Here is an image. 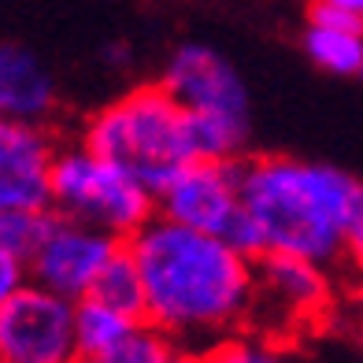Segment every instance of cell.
I'll use <instances>...</instances> for the list:
<instances>
[{
  "label": "cell",
  "mask_w": 363,
  "mask_h": 363,
  "mask_svg": "<svg viewBox=\"0 0 363 363\" xmlns=\"http://www.w3.org/2000/svg\"><path fill=\"white\" fill-rule=\"evenodd\" d=\"M330 4H341V8H349V11L363 15V0H330Z\"/></svg>",
  "instance_id": "cell-23"
},
{
  "label": "cell",
  "mask_w": 363,
  "mask_h": 363,
  "mask_svg": "<svg viewBox=\"0 0 363 363\" xmlns=\"http://www.w3.org/2000/svg\"><path fill=\"white\" fill-rule=\"evenodd\" d=\"M256 308H274L282 323H311L330 308V278L326 267L289 252H263L256 256Z\"/></svg>",
  "instance_id": "cell-10"
},
{
  "label": "cell",
  "mask_w": 363,
  "mask_h": 363,
  "mask_svg": "<svg viewBox=\"0 0 363 363\" xmlns=\"http://www.w3.org/2000/svg\"><path fill=\"white\" fill-rule=\"evenodd\" d=\"M241 201L263 234V252H289L323 267L345 259L363 219V178L319 160H241Z\"/></svg>",
  "instance_id": "cell-2"
},
{
  "label": "cell",
  "mask_w": 363,
  "mask_h": 363,
  "mask_svg": "<svg viewBox=\"0 0 363 363\" xmlns=\"http://www.w3.org/2000/svg\"><path fill=\"white\" fill-rule=\"evenodd\" d=\"M119 249L123 238L108 234L101 226L67 219L52 208L45 238L38 252L30 256V282L67 296V301H86Z\"/></svg>",
  "instance_id": "cell-7"
},
{
  "label": "cell",
  "mask_w": 363,
  "mask_h": 363,
  "mask_svg": "<svg viewBox=\"0 0 363 363\" xmlns=\"http://www.w3.org/2000/svg\"><path fill=\"white\" fill-rule=\"evenodd\" d=\"M345 259H349V267L363 278V219L352 226V234H349V249H345Z\"/></svg>",
  "instance_id": "cell-20"
},
{
  "label": "cell",
  "mask_w": 363,
  "mask_h": 363,
  "mask_svg": "<svg viewBox=\"0 0 363 363\" xmlns=\"http://www.w3.org/2000/svg\"><path fill=\"white\" fill-rule=\"evenodd\" d=\"M196 359L201 363H293L282 345L267 334H234L219 345H211Z\"/></svg>",
  "instance_id": "cell-16"
},
{
  "label": "cell",
  "mask_w": 363,
  "mask_h": 363,
  "mask_svg": "<svg viewBox=\"0 0 363 363\" xmlns=\"http://www.w3.org/2000/svg\"><path fill=\"white\" fill-rule=\"evenodd\" d=\"M163 86L193 115L249 123V86H245V78L219 48L204 41H186L174 48L167 56V67H163Z\"/></svg>",
  "instance_id": "cell-8"
},
{
  "label": "cell",
  "mask_w": 363,
  "mask_h": 363,
  "mask_svg": "<svg viewBox=\"0 0 363 363\" xmlns=\"http://www.w3.org/2000/svg\"><path fill=\"white\" fill-rule=\"evenodd\" d=\"M359 359H363V330H359Z\"/></svg>",
  "instance_id": "cell-24"
},
{
  "label": "cell",
  "mask_w": 363,
  "mask_h": 363,
  "mask_svg": "<svg viewBox=\"0 0 363 363\" xmlns=\"http://www.w3.org/2000/svg\"><path fill=\"white\" fill-rule=\"evenodd\" d=\"M52 208L48 211H0V249L15 252L30 263V256L38 252V245L48 230Z\"/></svg>",
  "instance_id": "cell-17"
},
{
  "label": "cell",
  "mask_w": 363,
  "mask_h": 363,
  "mask_svg": "<svg viewBox=\"0 0 363 363\" xmlns=\"http://www.w3.org/2000/svg\"><path fill=\"white\" fill-rule=\"evenodd\" d=\"M52 208L67 219L101 226L130 241L160 216L156 193L119 163L89 152L86 145L60 148L52 163Z\"/></svg>",
  "instance_id": "cell-4"
},
{
  "label": "cell",
  "mask_w": 363,
  "mask_h": 363,
  "mask_svg": "<svg viewBox=\"0 0 363 363\" xmlns=\"http://www.w3.org/2000/svg\"><path fill=\"white\" fill-rule=\"evenodd\" d=\"M352 311H356V323L363 330V278H359V286L352 289Z\"/></svg>",
  "instance_id": "cell-22"
},
{
  "label": "cell",
  "mask_w": 363,
  "mask_h": 363,
  "mask_svg": "<svg viewBox=\"0 0 363 363\" xmlns=\"http://www.w3.org/2000/svg\"><path fill=\"white\" fill-rule=\"evenodd\" d=\"M308 26H326V30H349V34H363V15L330 4V0H311L308 4Z\"/></svg>",
  "instance_id": "cell-18"
},
{
  "label": "cell",
  "mask_w": 363,
  "mask_h": 363,
  "mask_svg": "<svg viewBox=\"0 0 363 363\" xmlns=\"http://www.w3.org/2000/svg\"><path fill=\"white\" fill-rule=\"evenodd\" d=\"M23 286H30V263L23 256L0 249V296L19 293Z\"/></svg>",
  "instance_id": "cell-19"
},
{
  "label": "cell",
  "mask_w": 363,
  "mask_h": 363,
  "mask_svg": "<svg viewBox=\"0 0 363 363\" xmlns=\"http://www.w3.org/2000/svg\"><path fill=\"white\" fill-rule=\"evenodd\" d=\"M104 63H108V67H126V63H130V48L126 45H108L104 48Z\"/></svg>",
  "instance_id": "cell-21"
},
{
  "label": "cell",
  "mask_w": 363,
  "mask_h": 363,
  "mask_svg": "<svg viewBox=\"0 0 363 363\" xmlns=\"http://www.w3.org/2000/svg\"><path fill=\"white\" fill-rule=\"evenodd\" d=\"M145 323L130 311H119L96 296L74 301V334H78V352L82 356H101L119 349L123 341H130Z\"/></svg>",
  "instance_id": "cell-12"
},
{
  "label": "cell",
  "mask_w": 363,
  "mask_h": 363,
  "mask_svg": "<svg viewBox=\"0 0 363 363\" xmlns=\"http://www.w3.org/2000/svg\"><path fill=\"white\" fill-rule=\"evenodd\" d=\"M126 245L145 278V323L186 352H208L256 315V259L230 241L156 216Z\"/></svg>",
  "instance_id": "cell-1"
},
{
  "label": "cell",
  "mask_w": 363,
  "mask_h": 363,
  "mask_svg": "<svg viewBox=\"0 0 363 363\" xmlns=\"http://www.w3.org/2000/svg\"><path fill=\"white\" fill-rule=\"evenodd\" d=\"M56 111V82L34 48L8 41L0 48V115L15 123H48Z\"/></svg>",
  "instance_id": "cell-11"
},
{
  "label": "cell",
  "mask_w": 363,
  "mask_h": 363,
  "mask_svg": "<svg viewBox=\"0 0 363 363\" xmlns=\"http://www.w3.org/2000/svg\"><path fill=\"white\" fill-rule=\"evenodd\" d=\"M74 301L45 286L0 296V363H78Z\"/></svg>",
  "instance_id": "cell-6"
},
{
  "label": "cell",
  "mask_w": 363,
  "mask_h": 363,
  "mask_svg": "<svg viewBox=\"0 0 363 363\" xmlns=\"http://www.w3.org/2000/svg\"><path fill=\"white\" fill-rule=\"evenodd\" d=\"M60 148L45 123L0 126V211H48L52 208V163Z\"/></svg>",
  "instance_id": "cell-9"
},
{
  "label": "cell",
  "mask_w": 363,
  "mask_h": 363,
  "mask_svg": "<svg viewBox=\"0 0 363 363\" xmlns=\"http://www.w3.org/2000/svg\"><path fill=\"white\" fill-rule=\"evenodd\" d=\"M78 363H201V359H196V352H186L167 334H160L156 326L145 323L119 349L101 352V356H82Z\"/></svg>",
  "instance_id": "cell-15"
},
{
  "label": "cell",
  "mask_w": 363,
  "mask_h": 363,
  "mask_svg": "<svg viewBox=\"0 0 363 363\" xmlns=\"http://www.w3.org/2000/svg\"><path fill=\"white\" fill-rule=\"evenodd\" d=\"M82 145L119 163L156 196L171 186L182 167L196 160L189 111L163 82L134 86L119 101L93 111L82 130Z\"/></svg>",
  "instance_id": "cell-3"
},
{
  "label": "cell",
  "mask_w": 363,
  "mask_h": 363,
  "mask_svg": "<svg viewBox=\"0 0 363 363\" xmlns=\"http://www.w3.org/2000/svg\"><path fill=\"white\" fill-rule=\"evenodd\" d=\"M359 78H363V71H359Z\"/></svg>",
  "instance_id": "cell-25"
},
{
  "label": "cell",
  "mask_w": 363,
  "mask_h": 363,
  "mask_svg": "<svg viewBox=\"0 0 363 363\" xmlns=\"http://www.w3.org/2000/svg\"><path fill=\"white\" fill-rule=\"evenodd\" d=\"M160 216L230 241L245 256H263V234L241 201V160H193L156 196Z\"/></svg>",
  "instance_id": "cell-5"
},
{
  "label": "cell",
  "mask_w": 363,
  "mask_h": 363,
  "mask_svg": "<svg viewBox=\"0 0 363 363\" xmlns=\"http://www.w3.org/2000/svg\"><path fill=\"white\" fill-rule=\"evenodd\" d=\"M89 296H96V301H104L119 311H130V315H138L145 323V278H141V267H138V259H134L126 241H123V249L111 256L104 274L96 278Z\"/></svg>",
  "instance_id": "cell-14"
},
{
  "label": "cell",
  "mask_w": 363,
  "mask_h": 363,
  "mask_svg": "<svg viewBox=\"0 0 363 363\" xmlns=\"http://www.w3.org/2000/svg\"><path fill=\"white\" fill-rule=\"evenodd\" d=\"M304 56L319 71L337 74V78H359L363 71V34L349 30H326V26H308L304 30Z\"/></svg>",
  "instance_id": "cell-13"
}]
</instances>
